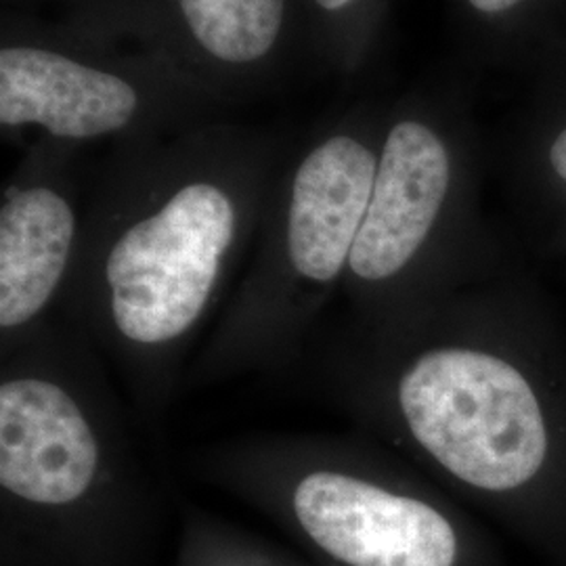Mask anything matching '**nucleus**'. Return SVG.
<instances>
[{
	"mask_svg": "<svg viewBox=\"0 0 566 566\" xmlns=\"http://www.w3.org/2000/svg\"><path fill=\"white\" fill-rule=\"evenodd\" d=\"M547 160H549V168L556 175V179L566 185V126L549 145Z\"/></svg>",
	"mask_w": 566,
	"mask_h": 566,
	"instance_id": "obj_12",
	"label": "nucleus"
},
{
	"mask_svg": "<svg viewBox=\"0 0 566 566\" xmlns=\"http://www.w3.org/2000/svg\"><path fill=\"white\" fill-rule=\"evenodd\" d=\"M109 474L91 409L49 371L0 382V489L28 506L78 504Z\"/></svg>",
	"mask_w": 566,
	"mask_h": 566,
	"instance_id": "obj_9",
	"label": "nucleus"
},
{
	"mask_svg": "<svg viewBox=\"0 0 566 566\" xmlns=\"http://www.w3.org/2000/svg\"><path fill=\"white\" fill-rule=\"evenodd\" d=\"M304 533L346 566H455L458 533L439 507L338 468L306 470L292 489Z\"/></svg>",
	"mask_w": 566,
	"mask_h": 566,
	"instance_id": "obj_8",
	"label": "nucleus"
},
{
	"mask_svg": "<svg viewBox=\"0 0 566 566\" xmlns=\"http://www.w3.org/2000/svg\"><path fill=\"white\" fill-rule=\"evenodd\" d=\"M39 0H2V9H34Z\"/></svg>",
	"mask_w": 566,
	"mask_h": 566,
	"instance_id": "obj_13",
	"label": "nucleus"
},
{
	"mask_svg": "<svg viewBox=\"0 0 566 566\" xmlns=\"http://www.w3.org/2000/svg\"><path fill=\"white\" fill-rule=\"evenodd\" d=\"M385 130L364 112L325 124L283 164L261 243L212 355L235 364L282 355L343 285L364 224Z\"/></svg>",
	"mask_w": 566,
	"mask_h": 566,
	"instance_id": "obj_2",
	"label": "nucleus"
},
{
	"mask_svg": "<svg viewBox=\"0 0 566 566\" xmlns=\"http://www.w3.org/2000/svg\"><path fill=\"white\" fill-rule=\"evenodd\" d=\"M227 103L142 51L39 11L2 9L0 130L86 147L154 142L227 120Z\"/></svg>",
	"mask_w": 566,
	"mask_h": 566,
	"instance_id": "obj_4",
	"label": "nucleus"
},
{
	"mask_svg": "<svg viewBox=\"0 0 566 566\" xmlns=\"http://www.w3.org/2000/svg\"><path fill=\"white\" fill-rule=\"evenodd\" d=\"M311 57L329 72H355L374 39L382 0H303Z\"/></svg>",
	"mask_w": 566,
	"mask_h": 566,
	"instance_id": "obj_10",
	"label": "nucleus"
},
{
	"mask_svg": "<svg viewBox=\"0 0 566 566\" xmlns=\"http://www.w3.org/2000/svg\"><path fill=\"white\" fill-rule=\"evenodd\" d=\"M390 401L411 447L472 491H525L563 460L558 395L504 338L455 332L416 346L395 371Z\"/></svg>",
	"mask_w": 566,
	"mask_h": 566,
	"instance_id": "obj_3",
	"label": "nucleus"
},
{
	"mask_svg": "<svg viewBox=\"0 0 566 566\" xmlns=\"http://www.w3.org/2000/svg\"><path fill=\"white\" fill-rule=\"evenodd\" d=\"M84 34L163 61L229 107L311 57L303 0H39Z\"/></svg>",
	"mask_w": 566,
	"mask_h": 566,
	"instance_id": "obj_5",
	"label": "nucleus"
},
{
	"mask_svg": "<svg viewBox=\"0 0 566 566\" xmlns=\"http://www.w3.org/2000/svg\"><path fill=\"white\" fill-rule=\"evenodd\" d=\"M82 147L46 137L23 145L0 196L2 338L34 324L70 282L81 250L76 166Z\"/></svg>",
	"mask_w": 566,
	"mask_h": 566,
	"instance_id": "obj_7",
	"label": "nucleus"
},
{
	"mask_svg": "<svg viewBox=\"0 0 566 566\" xmlns=\"http://www.w3.org/2000/svg\"><path fill=\"white\" fill-rule=\"evenodd\" d=\"M112 149L65 287L128 367L156 376L261 233L290 154L280 135L229 120Z\"/></svg>",
	"mask_w": 566,
	"mask_h": 566,
	"instance_id": "obj_1",
	"label": "nucleus"
},
{
	"mask_svg": "<svg viewBox=\"0 0 566 566\" xmlns=\"http://www.w3.org/2000/svg\"><path fill=\"white\" fill-rule=\"evenodd\" d=\"M468 13L476 18H497L506 15L507 11L516 9L525 0H460Z\"/></svg>",
	"mask_w": 566,
	"mask_h": 566,
	"instance_id": "obj_11",
	"label": "nucleus"
},
{
	"mask_svg": "<svg viewBox=\"0 0 566 566\" xmlns=\"http://www.w3.org/2000/svg\"><path fill=\"white\" fill-rule=\"evenodd\" d=\"M460 187L455 143L428 112L407 109L385 128L378 170L344 287L382 301L432 261L453 221Z\"/></svg>",
	"mask_w": 566,
	"mask_h": 566,
	"instance_id": "obj_6",
	"label": "nucleus"
}]
</instances>
